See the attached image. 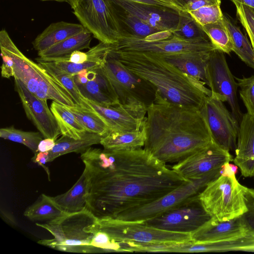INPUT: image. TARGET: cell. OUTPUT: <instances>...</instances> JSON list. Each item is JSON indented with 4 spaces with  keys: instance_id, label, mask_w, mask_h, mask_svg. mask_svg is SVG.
Returning a JSON list of instances; mask_svg holds the SVG:
<instances>
[{
    "instance_id": "cell-25",
    "label": "cell",
    "mask_w": 254,
    "mask_h": 254,
    "mask_svg": "<svg viewBox=\"0 0 254 254\" xmlns=\"http://www.w3.org/2000/svg\"><path fill=\"white\" fill-rule=\"evenodd\" d=\"M88 181L84 170L74 185L65 192L52 197L65 214L81 211L86 208Z\"/></svg>"
},
{
    "instance_id": "cell-24",
    "label": "cell",
    "mask_w": 254,
    "mask_h": 254,
    "mask_svg": "<svg viewBox=\"0 0 254 254\" xmlns=\"http://www.w3.org/2000/svg\"><path fill=\"white\" fill-rule=\"evenodd\" d=\"M93 35L86 29L80 33L67 38L49 48L38 52L37 61L53 62L54 61L70 55L76 51L90 49Z\"/></svg>"
},
{
    "instance_id": "cell-23",
    "label": "cell",
    "mask_w": 254,
    "mask_h": 254,
    "mask_svg": "<svg viewBox=\"0 0 254 254\" xmlns=\"http://www.w3.org/2000/svg\"><path fill=\"white\" fill-rule=\"evenodd\" d=\"M85 29L81 24L63 21L53 23L36 37L33 46L38 52H41Z\"/></svg>"
},
{
    "instance_id": "cell-26",
    "label": "cell",
    "mask_w": 254,
    "mask_h": 254,
    "mask_svg": "<svg viewBox=\"0 0 254 254\" xmlns=\"http://www.w3.org/2000/svg\"><path fill=\"white\" fill-rule=\"evenodd\" d=\"M146 140L145 129L122 132H109L102 136L100 144L110 150H133L144 147Z\"/></svg>"
},
{
    "instance_id": "cell-35",
    "label": "cell",
    "mask_w": 254,
    "mask_h": 254,
    "mask_svg": "<svg viewBox=\"0 0 254 254\" xmlns=\"http://www.w3.org/2000/svg\"><path fill=\"white\" fill-rule=\"evenodd\" d=\"M0 137L4 139L22 144L34 154L43 136L40 132L26 131L15 128L13 126L0 129Z\"/></svg>"
},
{
    "instance_id": "cell-14",
    "label": "cell",
    "mask_w": 254,
    "mask_h": 254,
    "mask_svg": "<svg viewBox=\"0 0 254 254\" xmlns=\"http://www.w3.org/2000/svg\"><path fill=\"white\" fill-rule=\"evenodd\" d=\"M200 110L207 122L213 141L229 152L235 149L239 123L223 102L211 93Z\"/></svg>"
},
{
    "instance_id": "cell-9",
    "label": "cell",
    "mask_w": 254,
    "mask_h": 254,
    "mask_svg": "<svg viewBox=\"0 0 254 254\" xmlns=\"http://www.w3.org/2000/svg\"><path fill=\"white\" fill-rule=\"evenodd\" d=\"M102 68L120 103L141 104L148 107L154 102L156 95L154 87L127 69L110 53Z\"/></svg>"
},
{
    "instance_id": "cell-33",
    "label": "cell",
    "mask_w": 254,
    "mask_h": 254,
    "mask_svg": "<svg viewBox=\"0 0 254 254\" xmlns=\"http://www.w3.org/2000/svg\"><path fill=\"white\" fill-rule=\"evenodd\" d=\"M200 27L217 49L227 54H230L233 52L232 38L223 19Z\"/></svg>"
},
{
    "instance_id": "cell-7",
    "label": "cell",
    "mask_w": 254,
    "mask_h": 254,
    "mask_svg": "<svg viewBox=\"0 0 254 254\" xmlns=\"http://www.w3.org/2000/svg\"><path fill=\"white\" fill-rule=\"evenodd\" d=\"M72 8L80 24L100 42L118 43L123 28L110 0H76Z\"/></svg>"
},
{
    "instance_id": "cell-22",
    "label": "cell",
    "mask_w": 254,
    "mask_h": 254,
    "mask_svg": "<svg viewBox=\"0 0 254 254\" xmlns=\"http://www.w3.org/2000/svg\"><path fill=\"white\" fill-rule=\"evenodd\" d=\"M212 51H193L161 55L185 73L207 85L206 67Z\"/></svg>"
},
{
    "instance_id": "cell-51",
    "label": "cell",
    "mask_w": 254,
    "mask_h": 254,
    "mask_svg": "<svg viewBox=\"0 0 254 254\" xmlns=\"http://www.w3.org/2000/svg\"><path fill=\"white\" fill-rule=\"evenodd\" d=\"M237 251H242L247 252H254V245L239 248Z\"/></svg>"
},
{
    "instance_id": "cell-42",
    "label": "cell",
    "mask_w": 254,
    "mask_h": 254,
    "mask_svg": "<svg viewBox=\"0 0 254 254\" xmlns=\"http://www.w3.org/2000/svg\"><path fill=\"white\" fill-rule=\"evenodd\" d=\"M2 64L1 66V76L6 78H9L14 76L13 65L12 60L7 55L1 53Z\"/></svg>"
},
{
    "instance_id": "cell-11",
    "label": "cell",
    "mask_w": 254,
    "mask_h": 254,
    "mask_svg": "<svg viewBox=\"0 0 254 254\" xmlns=\"http://www.w3.org/2000/svg\"><path fill=\"white\" fill-rule=\"evenodd\" d=\"M217 49L209 40L186 39L172 34L169 38L148 41L123 30L113 50L150 52L162 55L193 51H211Z\"/></svg>"
},
{
    "instance_id": "cell-40",
    "label": "cell",
    "mask_w": 254,
    "mask_h": 254,
    "mask_svg": "<svg viewBox=\"0 0 254 254\" xmlns=\"http://www.w3.org/2000/svg\"><path fill=\"white\" fill-rule=\"evenodd\" d=\"M52 63H54L58 68L63 71L74 76L83 70L94 69L103 66L100 64L90 62L81 64L65 61H58Z\"/></svg>"
},
{
    "instance_id": "cell-30",
    "label": "cell",
    "mask_w": 254,
    "mask_h": 254,
    "mask_svg": "<svg viewBox=\"0 0 254 254\" xmlns=\"http://www.w3.org/2000/svg\"><path fill=\"white\" fill-rule=\"evenodd\" d=\"M50 109L63 136L80 139L87 132L74 115L64 106L53 101Z\"/></svg>"
},
{
    "instance_id": "cell-3",
    "label": "cell",
    "mask_w": 254,
    "mask_h": 254,
    "mask_svg": "<svg viewBox=\"0 0 254 254\" xmlns=\"http://www.w3.org/2000/svg\"><path fill=\"white\" fill-rule=\"evenodd\" d=\"M110 54L130 72L151 84L168 102L201 109L211 94L204 82L185 73L160 54L114 50Z\"/></svg>"
},
{
    "instance_id": "cell-19",
    "label": "cell",
    "mask_w": 254,
    "mask_h": 254,
    "mask_svg": "<svg viewBox=\"0 0 254 254\" xmlns=\"http://www.w3.org/2000/svg\"><path fill=\"white\" fill-rule=\"evenodd\" d=\"M113 4L160 31L173 32L179 22V13L174 9L125 0H110Z\"/></svg>"
},
{
    "instance_id": "cell-28",
    "label": "cell",
    "mask_w": 254,
    "mask_h": 254,
    "mask_svg": "<svg viewBox=\"0 0 254 254\" xmlns=\"http://www.w3.org/2000/svg\"><path fill=\"white\" fill-rule=\"evenodd\" d=\"M66 214L52 196L45 194H42L23 213L24 216L32 221L45 223L58 220Z\"/></svg>"
},
{
    "instance_id": "cell-32",
    "label": "cell",
    "mask_w": 254,
    "mask_h": 254,
    "mask_svg": "<svg viewBox=\"0 0 254 254\" xmlns=\"http://www.w3.org/2000/svg\"><path fill=\"white\" fill-rule=\"evenodd\" d=\"M65 107L74 115L87 132L103 136L110 131L109 127L103 120L92 110L76 105Z\"/></svg>"
},
{
    "instance_id": "cell-44",
    "label": "cell",
    "mask_w": 254,
    "mask_h": 254,
    "mask_svg": "<svg viewBox=\"0 0 254 254\" xmlns=\"http://www.w3.org/2000/svg\"><path fill=\"white\" fill-rule=\"evenodd\" d=\"M127 1H132L134 2L141 3L143 4H147L157 6L168 7L174 9L179 12L181 11L177 7L174 5L167 3L166 2L160 0H125Z\"/></svg>"
},
{
    "instance_id": "cell-53",
    "label": "cell",
    "mask_w": 254,
    "mask_h": 254,
    "mask_svg": "<svg viewBox=\"0 0 254 254\" xmlns=\"http://www.w3.org/2000/svg\"><path fill=\"white\" fill-rule=\"evenodd\" d=\"M76 0H68V3L70 5L71 8L74 6Z\"/></svg>"
},
{
    "instance_id": "cell-49",
    "label": "cell",
    "mask_w": 254,
    "mask_h": 254,
    "mask_svg": "<svg viewBox=\"0 0 254 254\" xmlns=\"http://www.w3.org/2000/svg\"><path fill=\"white\" fill-rule=\"evenodd\" d=\"M231 1H235L243 4L248 5L254 9V0H230Z\"/></svg>"
},
{
    "instance_id": "cell-21",
    "label": "cell",
    "mask_w": 254,
    "mask_h": 254,
    "mask_svg": "<svg viewBox=\"0 0 254 254\" xmlns=\"http://www.w3.org/2000/svg\"><path fill=\"white\" fill-rule=\"evenodd\" d=\"M233 161L245 177L254 176V116L243 114L239 124Z\"/></svg>"
},
{
    "instance_id": "cell-20",
    "label": "cell",
    "mask_w": 254,
    "mask_h": 254,
    "mask_svg": "<svg viewBox=\"0 0 254 254\" xmlns=\"http://www.w3.org/2000/svg\"><path fill=\"white\" fill-rule=\"evenodd\" d=\"M190 235L192 242L198 243L254 236L243 215L222 221L211 217L197 230L191 233Z\"/></svg>"
},
{
    "instance_id": "cell-18",
    "label": "cell",
    "mask_w": 254,
    "mask_h": 254,
    "mask_svg": "<svg viewBox=\"0 0 254 254\" xmlns=\"http://www.w3.org/2000/svg\"><path fill=\"white\" fill-rule=\"evenodd\" d=\"M74 81L81 94L89 100L106 106L120 103L102 66L80 71L74 75Z\"/></svg>"
},
{
    "instance_id": "cell-37",
    "label": "cell",
    "mask_w": 254,
    "mask_h": 254,
    "mask_svg": "<svg viewBox=\"0 0 254 254\" xmlns=\"http://www.w3.org/2000/svg\"><path fill=\"white\" fill-rule=\"evenodd\" d=\"M220 4L204 6L188 12L199 26L213 23L223 19Z\"/></svg>"
},
{
    "instance_id": "cell-8",
    "label": "cell",
    "mask_w": 254,
    "mask_h": 254,
    "mask_svg": "<svg viewBox=\"0 0 254 254\" xmlns=\"http://www.w3.org/2000/svg\"><path fill=\"white\" fill-rule=\"evenodd\" d=\"M100 228L118 243H162L192 242L190 233L167 231L139 221L98 219Z\"/></svg>"
},
{
    "instance_id": "cell-2",
    "label": "cell",
    "mask_w": 254,
    "mask_h": 254,
    "mask_svg": "<svg viewBox=\"0 0 254 254\" xmlns=\"http://www.w3.org/2000/svg\"><path fill=\"white\" fill-rule=\"evenodd\" d=\"M143 127L144 149L165 163L181 161L213 141L200 109L171 103L156 93Z\"/></svg>"
},
{
    "instance_id": "cell-41",
    "label": "cell",
    "mask_w": 254,
    "mask_h": 254,
    "mask_svg": "<svg viewBox=\"0 0 254 254\" xmlns=\"http://www.w3.org/2000/svg\"><path fill=\"white\" fill-rule=\"evenodd\" d=\"M185 11L197 9L201 7L221 3V0H176Z\"/></svg>"
},
{
    "instance_id": "cell-39",
    "label": "cell",
    "mask_w": 254,
    "mask_h": 254,
    "mask_svg": "<svg viewBox=\"0 0 254 254\" xmlns=\"http://www.w3.org/2000/svg\"><path fill=\"white\" fill-rule=\"evenodd\" d=\"M240 88L239 94L247 113L254 116V75L239 78L235 77Z\"/></svg>"
},
{
    "instance_id": "cell-4",
    "label": "cell",
    "mask_w": 254,
    "mask_h": 254,
    "mask_svg": "<svg viewBox=\"0 0 254 254\" xmlns=\"http://www.w3.org/2000/svg\"><path fill=\"white\" fill-rule=\"evenodd\" d=\"M0 48L1 53L13 62L14 77L20 80L34 95L45 101L52 100L64 106L76 105L63 85L39 63L25 56L4 29L0 31Z\"/></svg>"
},
{
    "instance_id": "cell-15",
    "label": "cell",
    "mask_w": 254,
    "mask_h": 254,
    "mask_svg": "<svg viewBox=\"0 0 254 254\" xmlns=\"http://www.w3.org/2000/svg\"><path fill=\"white\" fill-rule=\"evenodd\" d=\"M232 160L229 151L212 141L203 148L177 162L171 168L185 180L190 181L220 171L224 164Z\"/></svg>"
},
{
    "instance_id": "cell-34",
    "label": "cell",
    "mask_w": 254,
    "mask_h": 254,
    "mask_svg": "<svg viewBox=\"0 0 254 254\" xmlns=\"http://www.w3.org/2000/svg\"><path fill=\"white\" fill-rule=\"evenodd\" d=\"M116 6L122 26L124 25L127 28V30H123L124 31L140 38H146L160 32L146 22L123 9L119 7L121 10L118 9Z\"/></svg>"
},
{
    "instance_id": "cell-5",
    "label": "cell",
    "mask_w": 254,
    "mask_h": 254,
    "mask_svg": "<svg viewBox=\"0 0 254 254\" xmlns=\"http://www.w3.org/2000/svg\"><path fill=\"white\" fill-rule=\"evenodd\" d=\"M97 219L85 209L52 222L36 223L53 236L52 239L40 240L38 243L62 252L92 254L90 244Z\"/></svg>"
},
{
    "instance_id": "cell-12",
    "label": "cell",
    "mask_w": 254,
    "mask_h": 254,
    "mask_svg": "<svg viewBox=\"0 0 254 254\" xmlns=\"http://www.w3.org/2000/svg\"><path fill=\"white\" fill-rule=\"evenodd\" d=\"M198 195L159 215L141 222L167 231L191 234L212 217L205 209Z\"/></svg>"
},
{
    "instance_id": "cell-1",
    "label": "cell",
    "mask_w": 254,
    "mask_h": 254,
    "mask_svg": "<svg viewBox=\"0 0 254 254\" xmlns=\"http://www.w3.org/2000/svg\"><path fill=\"white\" fill-rule=\"evenodd\" d=\"M80 157L88 181L86 209L98 219L115 218L188 181L144 148L123 151L90 147Z\"/></svg>"
},
{
    "instance_id": "cell-52",
    "label": "cell",
    "mask_w": 254,
    "mask_h": 254,
    "mask_svg": "<svg viewBox=\"0 0 254 254\" xmlns=\"http://www.w3.org/2000/svg\"><path fill=\"white\" fill-rule=\"evenodd\" d=\"M41 1H56L58 2H66L68 3V0H40Z\"/></svg>"
},
{
    "instance_id": "cell-36",
    "label": "cell",
    "mask_w": 254,
    "mask_h": 254,
    "mask_svg": "<svg viewBox=\"0 0 254 254\" xmlns=\"http://www.w3.org/2000/svg\"><path fill=\"white\" fill-rule=\"evenodd\" d=\"M172 34L186 39L210 40L206 34L187 11L179 13V22Z\"/></svg>"
},
{
    "instance_id": "cell-16",
    "label": "cell",
    "mask_w": 254,
    "mask_h": 254,
    "mask_svg": "<svg viewBox=\"0 0 254 254\" xmlns=\"http://www.w3.org/2000/svg\"><path fill=\"white\" fill-rule=\"evenodd\" d=\"M86 100L91 110L98 115L109 127L110 132L139 130L143 126L147 109L145 105L119 103L106 106L87 98Z\"/></svg>"
},
{
    "instance_id": "cell-50",
    "label": "cell",
    "mask_w": 254,
    "mask_h": 254,
    "mask_svg": "<svg viewBox=\"0 0 254 254\" xmlns=\"http://www.w3.org/2000/svg\"><path fill=\"white\" fill-rule=\"evenodd\" d=\"M164 2H166L170 4H171L176 7H177L179 9H180L181 11H185V10L183 8V7L179 4V3L176 0H160Z\"/></svg>"
},
{
    "instance_id": "cell-6",
    "label": "cell",
    "mask_w": 254,
    "mask_h": 254,
    "mask_svg": "<svg viewBox=\"0 0 254 254\" xmlns=\"http://www.w3.org/2000/svg\"><path fill=\"white\" fill-rule=\"evenodd\" d=\"M247 189L238 182L236 176L220 175L209 182L198 196L212 217L227 221L247 212Z\"/></svg>"
},
{
    "instance_id": "cell-17",
    "label": "cell",
    "mask_w": 254,
    "mask_h": 254,
    "mask_svg": "<svg viewBox=\"0 0 254 254\" xmlns=\"http://www.w3.org/2000/svg\"><path fill=\"white\" fill-rule=\"evenodd\" d=\"M14 88L27 118L33 123L44 138L57 140L61 132L47 101L30 92L24 84L16 78H14Z\"/></svg>"
},
{
    "instance_id": "cell-46",
    "label": "cell",
    "mask_w": 254,
    "mask_h": 254,
    "mask_svg": "<svg viewBox=\"0 0 254 254\" xmlns=\"http://www.w3.org/2000/svg\"><path fill=\"white\" fill-rule=\"evenodd\" d=\"M0 214L1 219L8 225L13 227H15L17 226L15 217L10 212L1 207Z\"/></svg>"
},
{
    "instance_id": "cell-48",
    "label": "cell",
    "mask_w": 254,
    "mask_h": 254,
    "mask_svg": "<svg viewBox=\"0 0 254 254\" xmlns=\"http://www.w3.org/2000/svg\"><path fill=\"white\" fill-rule=\"evenodd\" d=\"M243 216L254 235V215L245 213Z\"/></svg>"
},
{
    "instance_id": "cell-10",
    "label": "cell",
    "mask_w": 254,
    "mask_h": 254,
    "mask_svg": "<svg viewBox=\"0 0 254 254\" xmlns=\"http://www.w3.org/2000/svg\"><path fill=\"white\" fill-rule=\"evenodd\" d=\"M220 175V170L199 179L187 181L160 198L125 211L113 218L139 222L152 218L197 195L209 182Z\"/></svg>"
},
{
    "instance_id": "cell-43",
    "label": "cell",
    "mask_w": 254,
    "mask_h": 254,
    "mask_svg": "<svg viewBox=\"0 0 254 254\" xmlns=\"http://www.w3.org/2000/svg\"><path fill=\"white\" fill-rule=\"evenodd\" d=\"M49 153L47 152H37L34 154V156L31 158V160L42 167L48 176V179L50 181V172L49 168L45 166L47 163H49Z\"/></svg>"
},
{
    "instance_id": "cell-29",
    "label": "cell",
    "mask_w": 254,
    "mask_h": 254,
    "mask_svg": "<svg viewBox=\"0 0 254 254\" xmlns=\"http://www.w3.org/2000/svg\"><path fill=\"white\" fill-rule=\"evenodd\" d=\"M223 20L233 43V49L240 59L254 69V51L247 37L241 31L237 22L227 13H223Z\"/></svg>"
},
{
    "instance_id": "cell-38",
    "label": "cell",
    "mask_w": 254,
    "mask_h": 254,
    "mask_svg": "<svg viewBox=\"0 0 254 254\" xmlns=\"http://www.w3.org/2000/svg\"><path fill=\"white\" fill-rule=\"evenodd\" d=\"M232 2L236 7L237 17L249 36L254 51V9L238 2Z\"/></svg>"
},
{
    "instance_id": "cell-47",
    "label": "cell",
    "mask_w": 254,
    "mask_h": 254,
    "mask_svg": "<svg viewBox=\"0 0 254 254\" xmlns=\"http://www.w3.org/2000/svg\"><path fill=\"white\" fill-rule=\"evenodd\" d=\"M238 167L236 165L228 162L224 164L220 170V175L223 176H236L238 172Z\"/></svg>"
},
{
    "instance_id": "cell-45",
    "label": "cell",
    "mask_w": 254,
    "mask_h": 254,
    "mask_svg": "<svg viewBox=\"0 0 254 254\" xmlns=\"http://www.w3.org/2000/svg\"><path fill=\"white\" fill-rule=\"evenodd\" d=\"M56 141V140L53 138H44V139H43L40 142L37 152H47L50 151L55 145Z\"/></svg>"
},
{
    "instance_id": "cell-31",
    "label": "cell",
    "mask_w": 254,
    "mask_h": 254,
    "mask_svg": "<svg viewBox=\"0 0 254 254\" xmlns=\"http://www.w3.org/2000/svg\"><path fill=\"white\" fill-rule=\"evenodd\" d=\"M46 71L55 78L59 81L69 92L76 104L82 108L91 110L86 102V98L81 94L75 81L74 76L67 73L58 68L52 62L38 63Z\"/></svg>"
},
{
    "instance_id": "cell-54",
    "label": "cell",
    "mask_w": 254,
    "mask_h": 254,
    "mask_svg": "<svg viewBox=\"0 0 254 254\" xmlns=\"http://www.w3.org/2000/svg\"></svg>"
},
{
    "instance_id": "cell-13",
    "label": "cell",
    "mask_w": 254,
    "mask_h": 254,
    "mask_svg": "<svg viewBox=\"0 0 254 254\" xmlns=\"http://www.w3.org/2000/svg\"><path fill=\"white\" fill-rule=\"evenodd\" d=\"M224 53L218 49L211 52L206 67L207 85L212 94L222 102L228 103L233 116L240 124L243 114L237 99L238 83L229 69Z\"/></svg>"
},
{
    "instance_id": "cell-27",
    "label": "cell",
    "mask_w": 254,
    "mask_h": 254,
    "mask_svg": "<svg viewBox=\"0 0 254 254\" xmlns=\"http://www.w3.org/2000/svg\"><path fill=\"white\" fill-rule=\"evenodd\" d=\"M102 136L86 132L80 139H74L63 136L56 141L54 147L49 151V163L67 153L75 152L81 154L93 145L100 143Z\"/></svg>"
}]
</instances>
